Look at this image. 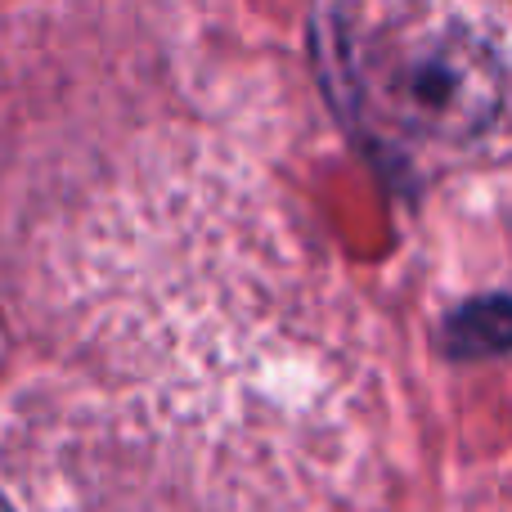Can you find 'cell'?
Segmentation results:
<instances>
[{"mask_svg":"<svg viewBox=\"0 0 512 512\" xmlns=\"http://www.w3.org/2000/svg\"><path fill=\"white\" fill-rule=\"evenodd\" d=\"M382 113L423 135H468L499 113V63L463 32H432L369 63Z\"/></svg>","mask_w":512,"mask_h":512,"instance_id":"cell-1","label":"cell"},{"mask_svg":"<svg viewBox=\"0 0 512 512\" xmlns=\"http://www.w3.org/2000/svg\"><path fill=\"white\" fill-rule=\"evenodd\" d=\"M445 346H450L459 360L512 351V301L508 297H486V301L463 306L459 315L445 324Z\"/></svg>","mask_w":512,"mask_h":512,"instance_id":"cell-2","label":"cell"},{"mask_svg":"<svg viewBox=\"0 0 512 512\" xmlns=\"http://www.w3.org/2000/svg\"><path fill=\"white\" fill-rule=\"evenodd\" d=\"M0 512H14V504H9V499H5V495H0Z\"/></svg>","mask_w":512,"mask_h":512,"instance_id":"cell-3","label":"cell"}]
</instances>
